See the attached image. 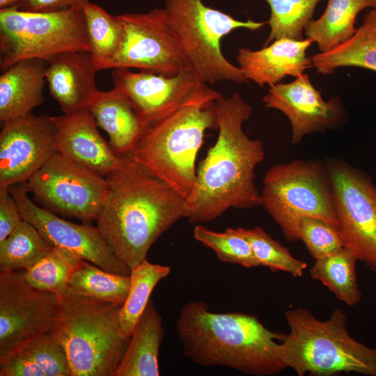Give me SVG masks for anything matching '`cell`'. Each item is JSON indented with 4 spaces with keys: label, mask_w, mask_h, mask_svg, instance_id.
Listing matches in <instances>:
<instances>
[{
    "label": "cell",
    "mask_w": 376,
    "mask_h": 376,
    "mask_svg": "<svg viewBox=\"0 0 376 376\" xmlns=\"http://www.w3.org/2000/svg\"><path fill=\"white\" fill-rule=\"evenodd\" d=\"M218 136L196 171L194 186L185 199L190 223L211 221L230 208L260 205L255 169L263 161V144L250 139L242 125L252 112L240 94L216 101Z\"/></svg>",
    "instance_id": "6da1fadb"
},
{
    "label": "cell",
    "mask_w": 376,
    "mask_h": 376,
    "mask_svg": "<svg viewBox=\"0 0 376 376\" xmlns=\"http://www.w3.org/2000/svg\"><path fill=\"white\" fill-rule=\"evenodd\" d=\"M105 178L106 198L96 226L114 254L131 270L147 259L156 240L185 217V199L134 161L132 153Z\"/></svg>",
    "instance_id": "7a4b0ae2"
},
{
    "label": "cell",
    "mask_w": 376,
    "mask_h": 376,
    "mask_svg": "<svg viewBox=\"0 0 376 376\" xmlns=\"http://www.w3.org/2000/svg\"><path fill=\"white\" fill-rule=\"evenodd\" d=\"M176 331L184 354L203 366H224L253 376L281 373L287 367L279 347L286 334L265 327L256 315L214 313L206 304L183 306Z\"/></svg>",
    "instance_id": "3957f363"
},
{
    "label": "cell",
    "mask_w": 376,
    "mask_h": 376,
    "mask_svg": "<svg viewBox=\"0 0 376 376\" xmlns=\"http://www.w3.org/2000/svg\"><path fill=\"white\" fill-rule=\"evenodd\" d=\"M221 94L198 83L184 102L150 125L133 159L186 199L196 178V160L207 130H217L215 103Z\"/></svg>",
    "instance_id": "277c9868"
},
{
    "label": "cell",
    "mask_w": 376,
    "mask_h": 376,
    "mask_svg": "<svg viewBox=\"0 0 376 376\" xmlns=\"http://www.w3.org/2000/svg\"><path fill=\"white\" fill-rule=\"evenodd\" d=\"M285 317L290 332L280 343L279 352L286 367L297 375L355 373L376 376V347L350 335L346 314L340 308L325 321L303 307L286 311Z\"/></svg>",
    "instance_id": "5b68a950"
},
{
    "label": "cell",
    "mask_w": 376,
    "mask_h": 376,
    "mask_svg": "<svg viewBox=\"0 0 376 376\" xmlns=\"http://www.w3.org/2000/svg\"><path fill=\"white\" fill-rule=\"evenodd\" d=\"M58 298L60 313L52 332L65 350L72 376H114L130 339L121 331L122 305L68 287Z\"/></svg>",
    "instance_id": "8992f818"
},
{
    "label": "cell",
    "mask_w": 376,
    "mask_h": 376,
    "mask_svg": "<svg viewBox=\"0 0 376 376\" xmlns=\"http://www.w3.org/2000/svg\"><path fill=\"white\" fill-rule=\"evenodd\" d=\"M164 8L188 69L198 81L248 82L239 67L224 55L221 40L235 29L255 31L267 22L237 19L207 6L203 0H165Z\"/></svg>",
    "instance_id": "52a82bcc"
},
{
    "label": "cell",
    "mask_w": 376,
    "mask_h": 376,
    "mask_svg": "<svg viewBox=\"0 0 376 376\" xmlns=\"http://www.w3.org/2000/svg\"><path fill=\"white\" fill-rule=\"evenodd\" d=\"M263 206L288 241L299 240L303 217H315L338 228L332 187L326 167L312 160L272 166L263 179Z\"/></svg>",
    "instance_id": "ba28073f"
},
{
    "label": "cell",
    "mask_w": 376,
    "mask_h": 376,
    "mask_svg": "<svg viewBox=\"0 0 376 376\" xmlns=\"http://www.w3.org/2000/svg\"><path fill=\"white\" fill-rule=\"evenodd\" d=\"M89 52L83 8L28 12L0 10V68L26 58L49 60L66 52Z\"/></svg>",
    "instance_id": "9c48e42d"
},
{
    "label": "cell",
    "mask_w": 376,
    "mask_h": 376,
    "mask_svg": "<svg viewBox=\"0 0 376 376\" xmlns=\"http://www.w3.org/2000/svg\"><path fill=\"white\" fill-rule=\"evenodd\" d=\"M26 185L42 207L84 223L95 220L108 191L105 177L57 152Z\"/></svg>",
    "instance_id": "30bf717a"
},
{
    "label": "cell",
    "mask_w": 376,
    "mask_h": 376,
    "mask_svg": "<svg viewBox=\"0 0 376 376\" xmlns=\"http://www.w3.org/2000/svg\"><path fill=\"white\" fill-rule=\"evenodd\" d=\"M325 165L345 247L376 272V185L340 160H331Z\"/></svg>",
    "instance_id": "8fae6325"
},
{
    "label": "cell",
    "mask_w": 376,
    "mask_h": 376,
    "mask_svg": "<svg viewBox=\"0 0 376 376\" xmlns=\"http://www.w3.org/2000/svg\"><path fill=\"white\" fill-rule=\"evenodd\" d=\"M59 313L56 295L30 286L22 272H0V362L32 339L52 332Z\"/></svg>",
    "instance_id": "7c38bea8"
},
{
    "label": "cell",
    "mask_w": 376,
    "mask_h": 376,
    "mask_svg": "<svg viewBox=\"0 0 376 376\" xmlns=\"http://www.w3.org/2000/svg\"><path fill=\"white\" fill-rule=\"evenodd\" d=\"M118 15L123 38L109 70L136 68L167 76L189 70L164 8Z\"/></svg>",
    "instance_id": "4fadbf2b"
},
{
    "label": "cell",
    "mask_w": 376,
    "mask_h": 376,
    "mask_svg": "<svg viewBox=\"0 0 376 376\" xmlns=\"http://www.w3.org/2000/svg\"><path fill=\"white\" fill-rule=\"evenodd\" d=\"M8 189L22 219L32 224L53 246L69 250L106 271L130 275L131 269L114 254L97 226L91 223L70 222L36 204L28 195L26 182Z\"/></svg>",
    "instance_id": "5bb4252c"
},
{
    "label": "cell",
    "mask_w": 376,
    "mask_h": 376,
    "mask_svg": "<svg viewBox=\"0 0 376 376\" xmlns=\"http://www.w3.org/2000/svg\"><path fill=\"white\" fill-rule=\"evenodd\" d=\"M0 188L24 183L56 152L52 116L32 112L2 123Z\"/></svg>",
    "instance_id": "9a60e30c"
},
{
    "label": "cell",
    "mask_w": 376,
    "mask_h": 376,
    "mask_svg": "<svg viewBox=\"0 0 376 376\" xmlns=\"http://www.w3.org/2000/svg\"><path fill=\"white\" fill-rule=\"evenodd\" d=\"M263 102L265 107L279 110L288 118L292 145L306 135L334 128L345 116L341 99L332 97L324 101L305 73L292 82L271 86Z\"/></svg>",
    "instance_id": "2e32d148"
},
{
    "label": "cell",
    "mask_w": 376,
    "mask_h": 376,
    "mask_svg": "<svg viewBox=\"0 0 376 376\" xmlns=\"http://www.w3.org/2000/svg\"><path fill=\"white\" fill-rule=\"evenodd\" d=\"M111 77L113 88L127 97L148 127L178 107L200 83L189 70L167 76L115 68Z\"/></svg>",
    "instance_id": "e0dca14e"
},
{
    "label": "cell",
    "mask_w": 376,
    "mask_h": 376,
    "mask_svg": "<svg viewBox=\"0 0 376 376\" xmlns=\"http://www.w3.org/2000/svg\"><path fill=\"white\" fill-rule=\"evenodd\" d=\"M56 127V150L77 164L106 177L122 163L99 132L94 117L86 109L52 116Z\"/></svg>",
    "instance_id": "ac0fdd59"
},
{
    "label": "cell",
    "mask_w": 376,
    "mask_h": 376,
    "mask_svg": "<svg viewBox=\"0 0 376 376\" xmlns=\"http://www.w3.org/2000/svg\"><path fill=\"white\" fill-rule=\"evenodd\" d=\"M313 40L283 38L274 40L260 49L249 47L238 49L236 60L244 77L260 87H270L285 77H297L313 68L306 52Z\"/></svg>",
    "instance_id": "d6986e66"
},
{
    "label": "cell",
    "mask_w": 376,
    "mask_h": 376,
    "mask_svg": "<svg viewBox=\"0 0 376 376\" xmlns=\"http://www.w3.org/2000/svg\"><path fill=\"white\" fill-rule=\"evenodd\" d=\"M47 63L49 93L63 113L88 109L100 91L95 84L98 70L90 52H63L47 60Z\"/></svg>",
    "instance_id": "ffe728a7"
},
{
    "label": "cell",
    "mask_w": 376,
    "mask_h": 376,
    "mask_svg": "<svg viewBox=\"0 0 376 376\" xmlns=\"http://www.w3.org/2000/svg\"><path fill=\"white\" fill-rule=\"evenodd\" d=\"M47 61L21 60L0 76V121L23 116L44 102Z\"/></svg>",
    "instance_id": "44dd1931"
},
{
    "label": "cell",
    "mask_w": 376,
    "mask_h": 376,
    "mask_svg": "<svg viewBox=\"0 0 376 376\" xmlns=\"http://www.w3.org/2000/svg\"><path fill=\"white\" fill-rule=\"evenodd\" d=\"M88 109L120 157L133 151L148 127L127 97L113 87L99 91Z\"/></svg>",
    "instance_id": "7402d4cb"
},
{
    "label": "cell",
    "mask_w": 376,
    "mask_h": 376,
    "mask_svg": "<svg viewBox=\"0 0 376 376\" xmlns=\"http://www.w3.org/2000/svg\"><path fill=\"white\" fill-rule=\"evenodd\" d=\"M162 317L149 301L136 325L114 376H158L159 349L164 336Z\"/></svg>",
    "instance_id": "603a6c76"
},
{
    "label": "cell",
    "mask_w": 376,
    "mask_h": 376,
    "mask_svg": "<svg viewBox=\"0 0 376 376\" xmlns=\"http://www.w3.org/2000/svg\"><path fill=\"white\" fill-rule=\"evenodd\" d=\"M311 59L313 68L322 75L341 67H359L376 72V8L364 16L355 33L333 49L317 53Z\"/></svg>",
    "instance_id": "cb8c5ba5"
},
{
    "label": "cell",
    "mask_w": 376,
    "mask_h": 376,
    "mask_svg": "<svg viewBox=\"0 0 376 376\" xmlns=\"http://www.w3.org/2000/svg\"><path fill=\"white\" fill-rule=\"evenodd\" d=\"M368 8H376V0H327L324 12L308 23L304 33L320 52L329 51L355 33L357 15Z\"/></svg>",
    "instance_id": "d4e9b609"
},
{
    "label": "cell",
    "mask_w": 376,
    "mask_h": 376,
    "mask_svg": "<svg viewBox=\"0 0 376 376\" xmlns=\"http://www.w3.org/2000/svg\"><path fill=\"white\" fill-rule=\"evenodd\" d=\"M83 10L89 52L98 71L108 70L122 44L123 22L119 15L91 2Z\"/></svg>",
    "instance_id": "484cf974"
},
{
    "label": "cell",
    "mask_w": 376,
    "mask_h": 376,
    "mask_svg": "<svg viewBox=\"0 0 376 376\" xmlns=\"http://www.w3.org/2000/svg\"><path fill=\"white\" fill-rule=\"evenodd\" d=\"M357 261L355 254L343 247L331 255L315 260L309 272L313 279L322 283L340 301L354 306L361 297L356 272Z\"/></svg>",
    "instance_id": "4316f807"
},
{
    "label": "cell",
    "mask_w": 376,
    "mask_h": 376,
    "mask_svg": "<svg viewBox=\"0 0 376 376\" xmlns=\"http://www.w3.org/2000/svg\"><path fill=\"white\" fill-rule=\"evenodd\" d=\"M170 272V267L151 263L147 259L131 270L129 291L120 312V327L125 336H131L155 287Z\"/></svg>",
    "instance_id": "83f0119b"
},
{
    "label": "cell",
    "mask_w": 376,
    "mask_h": 376,
    "mask_svg": "<svg viewBox=\"0 0 376 376\" xmlns=\"http://www.w3.org/2000/svg\"><path fill=\"white\" fill-rule=\"evenodd\" d=\"M130 285V275L106 271L86 260L74 270L68 283V287L78 294L120 305L127 297Z\"/></svg>",
    "instance_id": "f1b7e54d"
},
{
    "label": "cell",
    "mask_w": 376,
    "mask_h": 376,
    "mask_svg": "<svg viewBox=\"0 0 376 376\" xmlns=\"http://www.w3.org/2000/svg\"><path fill=\"white\" fill-rule=\"evenodd\" d=\"M53 246L30 223L22 220L0 242V272L26 269L47 254Z\"/></svg>",
    "instance_id": "f546056e"
},
{
    "label": "cell",
    "mask_w": 376,
    "mask_h": 376,
    "mask_svg": "<svg viewBox=\"0 0 376 376\" xmlns=\"http://www.w3.org/2000/svg\"><path fill=\"white\" fill-rule=\"evenodd\" d=\"M84 260L75 253L58 246L22 272L24 280L33 288L59 296L68 287V280Z\"/></svg>",
    "instance_id": "4dcf8cb0"
},
{
    "label": "cell",
    "mask_w": 376,
    "mask_h": 376,
    "mask_svg": "<svg viewBox=\"0 0 376 376\" xmlns=\"http://www.w3.org/2000/svg\"><path fill=\"white\" fill-rule=\"evenodd\" d=\"M270 7L269 34L264 43L287 38L303 40L304 29L313 19L314 10L320 0H265Z\"/></svg>",
    "instance_id": "1f68e13d"
},
{
    "label": "cell",
    "mask_w": 376,
    "mask_h": 376,
    "mask_svg": "<svg viewBox=\"0 0 376 376\" xmlns=\"http://www.w3.org/2000/svg\"><path fill=\"white\" fill-rule=\"evenodd\" d=\"M194 237L197 241L213 250L218 258L223 262L239 265L246 268L260 266L251 244L238 228H227L224 232H217L201 224H197L194 228Z\"/></svg>",
    "instance_id": "d6a6232c"
},
{
    "label": "cell",
    "mask_w": 376,
    "mask_h": 376,
    "mask_svg": "<svg viewBox=\"0 0 376 376\" xmlns=\"http://www.w3.org/2000/svg\"><path fill=\"white\" fill-rule=\"evenodd\" d=\"M237 228L251 244L260 266L273 271L286 272L294 277L302 276L307 263L293 257L287 248L273 239L262 227Z\"/></svg>",
    "instance_id": "836d02e7"
},
{
    "label": "cell",
    "mask_w": 376,
    "mask_h": 376,
    "mask_svg": "<svg viewBox=\"0 0 376 376\" xmlns=\"http://www.w3.org/2000/svg\"><path fill=\"white\" fill-rule=\"evenodd\" d=\"M299 240L304 242L315 260L331 255L345 247L338 228L315 217H306L300 220Z\"/></svg>",
    "instance_id": "e575fe53"
},
{
    "label": "cell",
    "mask_w": 376,
    "mask_h": 376,
    "mask_svg": "<svg viewBox=\"0 0 376 376\" xmlns=\"http://www.w3.org/2000/svg\"><path fill=\"white\" fill-rule=\"evenodd\" d=\"M20 350L38 364L46 376H72L65 350L53 332L32 339Z\"/></svg>",
    "instance_id": "d590c367"
},
{
    "label": "cell",
    "mask_w": 376,
    "mask_h": 376,
    "mask_svg": "<svg viewBox=\"0 0 376 376\" xmlns=\"http://www.w3.org/2000/svg\"><path fill=\"white\" fill-rule=\"evenodd\" d=\"M0 376H46L23 350H19L0 362Z\"/></svg>",
    "instance_id": "8d00e7d4"
},
{
    "label": "cell",
    "mask_w": 376,
    "mask_h": 376,
    "mask_svg": "<svg viewBox=\"0 0 376 376\" xmlns=\"http://www.w3.org/2000/svg\"><path fill=\"white\" fill-rule=\"evenodd\" d=\"M23 220L18 205L8 188H0V242Z\"/></svg>",
    "instance_id": "74e56055"
},
{
    "label": "cell",
    "mask_w": 376,
    "mask_h": 376,
    "mask_svg": "<svg viewBox=\"0 0 376 376\" xmlns=\"http://www.w3.org/2000/svg\"><path fill=\"white\" fill-rule=\"evenodd\" d=\"M89 0H21L13 6L28 12H56L72 8H84Z\"/></svg>",
    "instance_id": "f35d334b"
},
{
    "label": "cell",
    "mask_w": 376,
    "mask_h": 376,
    "mask_svg": "<svg viewBox=\"0 0 376 376\" xmlns=\"http://www.w3.org/2000/svg\"><path fill=\"white\" fill-rule=\"evenodd\" d=\"M20 1L21 0H0V10L13 7Z\"/></svg>",
    "instance_id": "ab89813d"
}]
</instances>
